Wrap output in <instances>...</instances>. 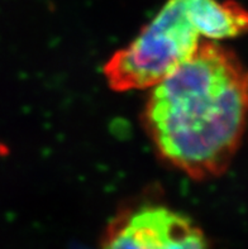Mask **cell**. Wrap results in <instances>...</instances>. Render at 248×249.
<instances>
[{"label":"cell","instance_id":"7a4b0ae2","mask_svg":"<svg viewBox=\"0 0 248 249\" xmlns=\"http://www.w3.org/2000/svg\"><path fill=\"white\" fill-rule=\"evenodd\" d=\"M205 41L184 0H167L126 47L115 51L103 67L114 91L152 89L196 52Z\"/></svg>","mask_w":248,"mask_h":249},{"label":"cell","instance_id":"6da1fadb","mask_svg":"<svg viewBox=\"0 0 248 249\" xmlns=\"http://www.w3.org/2000/svg\"><path fill=\"white\" fill-rule=\"evenodd\" d=\"M161 160L192 180L227 172L248 124V69L218 42L203 41L151 89L142 111Z\"/></svg>","mask_w":248,"mask_h":249},{"label":"cell","instance_id":"277c9868","mask_svg":"<svg viewBox=\"0 0 248 249\" xmlns=\"http://www.w3.org/2000/svg\"><path fill=\"white\" fill-rule=\"evenodd\" d=\"M205 41H223L248 33V9L236 0H184Z\"/></svg>","mask_w":248,"mask_h":249},{"label":"cell","instance_id":"3957f363","mask_svg":"<svg viewBox=\"0 0 248 249\" xmlns=\"http://www.w3.org/2000/svg\"><path fill=\"white\" fill-rule=\"evenodd\" d=\"M101 249H211L194 220L165 204L139 202L118 212L104 231Z\"/></svg>","mask_w":248,"mask_h":249}]
</instances>
